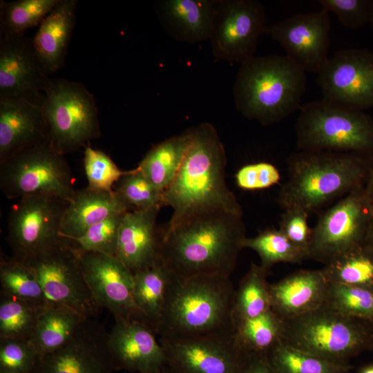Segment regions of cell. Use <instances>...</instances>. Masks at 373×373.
<instances>
[{"instance_id":"cell-1","label":"cell","mask_w":373,"mask_h":373,"mask_svg":"<svg viewBox=\"0 0 373 373\" xmlns=\"http://www.w3.org/2000/svg\"><path fill=\"white\" fill-rule=\"evenodd\" d=\"M242 215L204 209L159 227L160 260L180 277L230 278L246 236Z\"/></svg>"},{"instance_id":"cell-2","label":"cell","mask_w":373,"mask_h":373,"mask_svg":"<svg viewBox=\"0 0 373 373\" xmlns=\"http://www.w3.org/2000/svg\"><path fill=\"white\" fill-rule=\"evenodd\" d=\"M190 131L191 142L181 166L171 185L162 193V206L173 209L171 220L211 209L243 214L226 183L227 156L216 128L204 122Z\"/></svg>"},{"instance_id":"cell-3","label":"cell","mask_w":373,"mask_h":373,"mask_svg":"<svg viewBox=\"0 0 373 373\" xmlns=\"http://www.w3.org/2000/svg\"><path fill=\"white\" fill-rule=\"evenodd\" d=\"M236 289L228 277H180L172 274L161 318L154 331L160 340L235 332Z\"/></svg>"},{"instance_id":"cell-4","label":"cell","mask_w":373,"mask_h":373,"mask_svg":"<svg viewBox=\"0 0 373 373\" xmlns=\"http://www.w3.org/2000/svg\"><path fill=\"white\" fill-rule=\"evenodd\" d=\"M287 180L277 202L284 211L309 214L365 185L373 155L330 151H298L287 158Z\"/></svg>"},{"instance_id":"cell-5","label":"cell","mask_w":373,"mask_h":373,"mask_svg":"<svg viewBox=\"0 0 373 373\" xmlns=\"http://www.w3.org/2000/svg\"><path fill=\"white\" fill-rule=\"evenodd\" d=\"M306 72L286 55L254 56L240 64L233 88L237 111L271 125L300 109Z\"/></svg>"},{"instance_id":"cell-6","label":"cell","mask_w":373,"mask_h":373,"mask_svg":"<svg viewBox=\"0 0 373 373\" xmlns=\"http://www.w3.org/2000/svg\"><path fill=\"white\" fill-rule=\"evenodd\" d=\"M298 151H330L373 155V119L364 111L327 102H308L296 125Z\"/></svg>"},{"instance_id":"cell-7","label":"cell","mask_w":373,"mask_h":373,"mask_svg":"<svg viewBox=\"0 0 373 373\" xmlns=\"http://www.w3.org/2000/svg\"><path fill=\"white\" fill-rule=\"evenodd\" d=\"M41 109L49 142L63 155L86 148L101 134L96 101L81 83L50 79Z\"/></svg>"},{"instance_id":"cell-8","label":"cell","mask_w":373,"mask_h":373,"mask_svg":"<svg viewBox=\"0 0 373 373\" xmlns=\"http://www.w3.org/2000/svg\"><path fill=\"white\" fill-rule=\"evenodd\" d=\"M325 360L341 364L367 342L361 319L347 316L326 305L283 320L282 341Z\"/></svg>"},{"instance_id":"cell-9","label":"cell","mask_w":373,"mask_h":373,"mask_svg":"<svg viewBox=\"0 0 373 373\" xmlns=\"http://www.w3.org/2000/svg\"><path fill=\"white\" fill-rule=\"evenodd\" d=\"M0 188L9 199L44 195L69 202L74 179L64 158L50 143L26 149L0 163Z\"/></svg>"},{"instance_id":"cell-10","label":"cell","mask_w":373,"mask_h":373,"mask_svg":"<svg viewBox=\"0 0 373 373\" xmlns=\"http://www.w3.org/2000/svg\"><path fill=\"white\" fill-rule=\"evenodd\" d=\"M364 186L338 200L319 217L312 228L308 260L326 265L367 242L373 216Z\"/></svg>"},{"instance_id":"cell-11","label":"cell","mask_w":373,"mask_h":373,"mask_svg":"<svg viewBox=\"0 0 373 373\" xmlns=\"http://www.w3.org/2000/svg\"><path fill=\"white\" fill-rule=\"evenodd\" d=\"M68 202L44 195L17 200L8 216L7 242L13 256L26 260L48 250L64 239L62 218Z\"/></svg>"},{"instance_id":"cell-12","label":"cell","mask_w":373,"mask_h":373,"mask_svg":"<svg viewBox=\"0 0 373 373\" xmlns=\"http://www.w3.org/2000/svg\"><path fill=\"white\" fill-rule=\"evenodd\" d=\"M34 271L49 303L68 307L86 318L99 309L85 280L77 254L66 240L23 260Z\"/></svg>"},{"instance_id":"cell-13","label":"cell","mask_w":373,"mask_h":373,"mask_svg":"<svg viewBox=\"0 0 373 373\" xmlns=\"http://www.w3.org/2000/svg\"><path fill=\"white\" fill-rule=\"evenodd\" d=\"M266 29L265 10L260 2L216 1L209 38L213 55L242 64L255 56L258 39Z\"/></svg>"},{"instance_id":"cell-14","label":"cell","mask_w":373,"mask_h":373,"mask_svg":"<svg viewBox=\"0 0 373 373\" xmlns=\"http://www.w3.org/2000/svg\"><path fill=\"white\" fill-rule=\"evenodd\" d=\"M323 99L365 111L373 107V52L361 48L338 50L317 74Z\"/></svg>"},{"instance_id":"cell-15","label":"cell","mask_w":373,"mask_h":373,"mask_svg":"<svg viewBox=\"0 0 373 373\" xmlns=\"http://www.w3.org/2000/svg\"><path fill=\"white\" fill-rule=\"evenodd\" d=\"M321 10L296 14L267 27L286 56L305 72L318 74L329 59L331 20Z\"/></svg>"},{"instance_id":"cell-16","label":"cell","mask_w":373,"mask_h":373,"mask_svg":"<svg viewBox=\"0 0 373 373\" xmlns=\"http://www.w3.org/2000/svg\"><path fill=\"white\" fill-rule=\"evenodd\" d=\"M77 256L99 308L108 309L115 321H144L134 302L133 274L116 256L97 252Z\"/></svg>"},{"instance_id":"cell-17","label":"cell","mask_w":373,"mask_h":373,"mask_svg":"<svg viewBox=\"0 0 373 373\" xmlns=\"http://www.w3.org/2000/svg\"><path fill=\"white\" fill-rule=\"evenodd\" d=\"M160 341L166 363L177 373H240L247 356L234 334Z\"/></svg>"},{"instance_id":"cell-18","label":"cell","mask_w":373,"mask_h":373,"mask_svg":"<svg viewBox=\"0 0 373 373\" xmlns=\"http://www.w3.org/2000/svg\"><path fill=\"white\" fill-rule=\"evenodd\" d=\"M0 38V97L23 99L41 107L50 78L32 41L24 35Z\"/></svg>"},{"instance_id":"cell-19","label":"cell","mask_w":373,"mask_h":373,"mask_svg":"<svg viewBox=\"0 0 373 373\" xmlns=\"http://www.w3.org/2000/svg\"><path fill=\"white\" fill-rule=\"evenodd\" d=\"M108 336L94 318H86L66 345L41 358L37 373H114Z\"/></svg>"},{"instance_id":"cell-20","label":"cell","mask_w":373,"mask_h":373,"mask_svg":"<svg viewBox=\"0 0 373 373\" xmlns=\"http://www.w3.org/2000/svg\"><path fill=\"white\" fill-rule=\"evenodd\" d=\"M153 329L140 320L115 321L108 345L115 370L146 373L166 363Z\"/></svg>"},{"instance_id":"cell-21","label":"cell","mask_w":373,"mask_h":373,"mask_svg":"<svg viewBox=\"0 0 373 373\" xmlns=\"http://www.w3.org/2000/svg\"><path fill=\"white\" fill-rule=\"evenodd\" d=\"M161 207L126 211L119 229L116 256L133 274L160 260L156 219Z\"/></svg>"},{"instance_id":"cell-22","label":"cell","mask_w":373,"mask_h":373,"mask_svg":"<svg viewBox=\"0 0 373 373\" xmlns=\"http://www.w3.org/2000/svg\"><path fill=\"white\" fill-rule=\"evenodd\" d=\"M47 142L48 129L41 106L23 99L0 97V163Z\"/></svg>"},{"instance_id":"cell-23","label":"cell","mask_w":373,"mask_h":373,"mask_svg":"<svg viewBox=\"0 0 373 373\" xmlns=\"http://www.w3.org/2000/svg\"><path fill=\"white\" fill-rule=\"evenodd\" d=\"M328 285L321 269L296 271L269 285L271 309L283 320L310 312L324 305Z\"/></svg>"},{"instance_id":"cell-24","label":"cell","mask_w":373,"mask_h":373,"mask_svg":"<svg viewBox=\"0 0 373 373\" xmlns=\"http://www.w3.org/2000/svg\"><path fill=\"white\" fill-rule=\"evenodd\" d=\"M213 0H164L159 3L158 18L167 34L189 44L209 40L215 12Z\"/></svg>"},{"instance_id":"cell-25","label":"cell","mask_w":373,"mask_h":373,"mask_svg":"<svg viewBox=\"0 0 373 373\" xmlns=\"http://www.w3.org/2000/svg\"><path fill=\"white\" fill-rule=\"evenodd\" d=\"M77 1L60 0L43 19L32 40L35 51L49 74L64 64L76 20Z\"/></svg>"},{"instance_id":"cell-26","label":"cell","mask_w":373,"mask_h":373,"mask_svg":"<svg viewBox=\"0 0 373 373\" xmlns=\"http://www.w3.org/2000/svg\"><path fill=\"white\" fill-rule=\"evenodd\" d=\"M129 210L114 192L89 187L76 190L64 211L61 234L65 240L79 238L92 226Z\"/></svg>"},{"instance_id":"cell-27","label":"cell","mask_w":373,"mask_h":373,"mask_svg":"<svg viewBox=\"0 0 373 373\" xmlns=\"http://www.w3.org/2000/svg\"><path fill=\"white\" fill-rule=\"evenodd\" d=\"M86 318L68 307L48 303L42 307L29 341L44 357L66 345Z\"/></svg>"},{"instance_id":"cell-28","label":"cell","mask_w":373,"mask_h":373,"mask_svg":"<svg viewBox=\"0 0 373 373\" xmlns=\"http://www.w3.org/2000/svg\"><path fill=\"white\" fill-rule=\"evenodd\" d=\"M191 142L190 128L153 146L137 168L160 192L173 181Z\"/></svg>"},{"instance_id":"cell-29","label":"cell","mask_w":373,"mask_h":373,"mask_svg":"<svg viewBox=\"0 0 373 373\" xmlns=\"http://www.w3.org/2000/svg\"><path fill=\"white\" fill-rule=\"evenodd\" d=\"M133 276L135 306L144 321L154 330L163 312L172 273L160 260Z\"/></svg>"},{"instance_id":"cell-30","label":"cell","mask_w":373,"mask_h":373,"mask_svg":"<svg viewBox=\"0 0 373 373\" xmlns=\"http://www.w3.org/2000/svg\"><path fill=\"white\" fill-rule=\"evenodd\" d=\"M283 319L271 309L251 318L235 321V339L247 355L267 354L282 341Z\"/></svg>"},{"instance_id":"cell-31","label":"cell","mask_w":373,"mask_h":373,"mask_svg":"<svg viewBox=\"0 0 373 373\" xmlns=\"http://www.w3.org/2000/svg\"><path fill=\"white\" fill-rule=\"evenodd\" d=\"M327 281L373 289V247L368 242L324 265Z\"/></svg>"},{"instance_id":"cell-32","label":"cell","mask_w":373,"mask_h":373,"mask_svg":"<svg viewBox=\"0 0 373 373\" xmlns=\"http://www.w3.org/2000/svg\"><path fill=\"white\" fill-rule=\"evenodd\" d=\"M268 271L260 265L251 263L235 291V321L256 317L271 309Z\"/></svg>"},{"instance_id":"cell-33","label":"cell","mask_w":373,"mask_h":373,"mask_svg":"<svg viewBox=\"0 0 373 373\" xmlns=\"http://www.w3.org/2000/svg\"><path fill=\"white\" fill-rule=\"evenodd\" d=\"M1 293L39 305L49 302L32 269L27 263L14 256H0Z\"/></svg>"},{"instance_id":"cell-34","label":"cell","mask_w":373,"mask_h":373,"mask_svg":"<svg viewBox=\"0 0 373 373\" xmlns=\"http://www.w3.org/2000/svg\"><path fill=\"white\" fill-rule=\"evenodd\" d=\"M60 0L1 1V37L24 35L37 25L57 6Z\"/></svg>"},{"instance_id":"cell-35","label":"cell","mask_w":373,"mask_h":373,"mask_svg":"<svg viewBox=\"0 0 373 373\" xmlns=\"http://www.w3.org/2000/svg\"><path fill=\"white\" fill-rule=\"evenodd\" d=\"M44 306L1 293L0 339L29 340Z\"/></svg>"},{"instance_id":"cell-36","label":"cell","mask_w":373,"mask_h":373,"mask_svg":"<svg viewBox=\"0 0 373 373\" xmlns=\"http://www.w3.org/2000/svg\"><path fill=\"white\" fill-rule=\"evenodd\" d=\"M278 373H347V364L334 363L283 342L267 353Z\"/></svg>"},{"instance_id":"cell-37","label":"cell","mask_w":373,"mask_h":373,"mask_svg":"<svg viewBox=\"0 0 373 373\" xmlns=\"http://www.w3.org/2000/svg\"><path fill=\"white\" fill-rule=\"evenodd\" d=\"M242 247L255 251L260 256V265L268 271L279 262L300 264L307 260L279 229H269L255 237H246Z\"/></svg>"},{"instance_id":"cell-38","label":"cell","mask_w":373,"mask_h":373,"mask_svg":"<svg viewBox=\"0 0 373 373\" xmlns=\"http://www.w3.org/2000/svg\"><path fill=\"white\" fill-rule=\"evenodd\" d=\"M352 318L373 319V289L329 283L324 303Z\"/></svg>"},{"instance_id":"cell-39","label":"cell","mask_w":373,"mask_h":373,"mask_svg":"<svg viewBox=\"0 0 373 373\" xmlns=\"http://www.w3.org/2000/svg\"><path fill=\"white\" fill-rule=\"evenodd\" d=\"M113 191L129 210L162 207V192L137 167L127 171L115 184Z\"/></svg>"},{"instance_id":"cell-40","label":"cell","mask_w":373,"mask_h":373,"mask_svg":"<svg viewBox=\"0 0 373 373\" xmlns=\"http://www.w3.org/2000/svg\"><path fill=\"white\" fill-rule=\"evenodd\" d=\"M125 213L114 215L92 226L79 238L66 240L77 254L97 252L115 256L119 229Z\"/></svg>"},{"instance_id":"cell-41","label":"cell","mask_w":373,"mask_h":373,"mask_svg":"<svg viewBox=\"0 0 373 373\" xmlns=\"http://www.w3.org/2000/svg\"><path fill=\"white\" fill-rule=\"evenodd\" d=\"M84 166L88 187L108 192L113 191L115 184L127 171L119 169L104 151L90 145L84 148Z\"/></svg>"},{"instance_id":"cell-42","label":"cell","mask_w":373,"mask_h":373,"mask_svg":"<svg viewBox=\"0 0 373 373\" xmlns=\"http://www.w3.org/2000/svg\"><path fill=\"white\" fill-rule=\"evenodd\" d=\"M41 358L29 340L0 339V373H37Z\"/></svg>"},{"instance_id":"cell-43","label":"cell","mask_w":373,"mask_h":373,"mask_svg":"<svg viewBox=\"0 0 373 373\" xmlns=\"http://www.w3.org/2000/svg\"><path fill=\"white\" fill-rule=\"evenodd\" d=\"M322 9L334 13L344 26L358 29L367 23L373 10L372 0H319Z\"/></svg>"},{"instance_id":"cell-44","label":"cell","mask_w":373,"mask_h":373,"mask_svg":"<svg viewBox=\"0 0 373 373\" xmlns=\"http://www.w3.org/2000/svg\"><path fill=\"white\" fill-rule=\"evenodd\" d=\"M309 213L298 208L284 210L279 229L305 256L308 260L312 228L308 224Z\"/></svg>"},{"instance_id":"cell-45","label":"cell","mask_w":373,"mask_h":373,"mask_svg":"<svg viewBox=\"0 0 373 373\" xmlns=\"http://www.w3.org/2000/svg\"><path fill=\"white\" fill-rule=\"evenodd\" d=\"M238 187L249 191L263 189L278 184L280 173L277 167L269 162H260L242 166L235 175Z\"/></svg>"},{"instance_id":"cell-46","label":"cell","mask_w":373,"mask_h":373,"mask_svg":"<svg viewBox=\"0 0 373 373\" xmlns=\"http://www.w3.org/2000/svg\"><path fill=\"white\" fill-rule=\"evenodd\" d=\"M240 373H278L271 363L267 354H248Z\"/></svg>"},{"instance_id":"cell-47","label":"cell","mask_w":373,"mask_h":373,"mask_svg":"<svg viewBox=\"0 0 373 373\" xmlns=\"http://www.w3.org/2000/svg\"><path fill=\"white\" fill-rule=\"evenodd\" d=\"M364 191L367 204L373 216V164L365 184Z\"/></svg>"},{"instance_id":"cell-48","label":"cell","mask_w":373,"mask_h":373,"mask_svg":"<svg viewBox=\"0 0 373 373\" xmlns=\"http://www.w3.org/2000/svg\"><path fill=\"white\" fill-rule=\"evenodd\" d=\"M146 373H177V372L170 365L166 363L155 370H153Z\"/></svg>"},{"instance_id":"cell-49","label":"cell","mask_w":373,"mask_h":373,"mask_svg":"<svg viewBox=\"0 0 373 373\" xmlns=\"http://www.w3.org/2000/svg\"><path fill=\"white\" fill-rule=\"evenodd\" d=\"M367 242L373 247V220L372 222Z\"/></svg>"},{"instance_id":"cell-50","label":"cell","mask_w":373,"mask_h":373,"mask_svg":"<svg viewBox=\"0 0 373 373\" xmlns=\"http://www.w3.org/2000/svg\"><path fill=\"white\" fill-rule=\"evenodd\" d=\"M360 373H373V365L363 369Z\"/></svg>"},{"instance_id":"cell-51","label":"cell","mask_w":373,"mask_h":373,"mask_svg":"<svg viewBox=\"0 0 373 373\" xmlns=\"http://www.w3.org/2000/svg\"><path fill=\"white\" fill-rule=\"evenodd\" d=\"M371 26V28H372V32H373V10H372V16H371V18H370V23H369Z\"/></svg>"}]
</instances>
